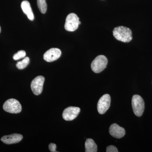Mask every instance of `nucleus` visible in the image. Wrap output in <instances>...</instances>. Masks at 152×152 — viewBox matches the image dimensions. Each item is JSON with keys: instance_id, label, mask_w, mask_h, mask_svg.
<instances>
[{"instance_id": "nucleus-1", "label": "nucleus", "mask_w": 152, "mask_h": 152, "mask_svg": "<svg viewBox=\"0 0 152 152\" xmlns=\"http://www.w3.org/2000/svg\"><path fill=\"white\" fill-rule=\"evenodd\" d=\"M113 34L116 39L123 42H129L132 39V33L129 28L124 26L115 28Z\"/></svg>"}, {"instance_id": "nucleus-2", "label": "nucleus", "mask_w": 152, "mask_h": 152, "mask_svg": "<svg viewBox=\"0 0 152 152\" xmlns=\"http://www.w3.org/2000/svg\"><path fill=\"white\" fill-rule=\"evenodd\" d=\"M108 60L106 56L100 55L95 58L91 64V68L94 72L99 73L104 70L107 67Z\"/></svg>"}, {"instance_id": "nucleus-3", "label": "nucleus", "mask_w": 152, "mask_h": 152, "mask_svg": "<svg viewBox=\"0 0 152 152\" xmlns=\"http://www.w3.org/2000/svg\"><path fill=\"white\" fill-rule=\"evenodd\" d=\"M132 103L134 113L137 116H141L145 110V102L142 98L139 95H134Z\"/></svg>"}, {"instance_id": "nucleus-4", "label": "nucleus", "mask_w": 152, "mask_h": 152, "mask_svg": "<svg viewBox=\"0 0 152 152\" xmlns=\"http://www.w3.org/2000/svg\"><path fill=\"white\" fill-rule=\"evenodd\" d=\"M3 109L6 112L10 113L17 114L22 111V106L15 99L7 100L3 105Z\"/></svg>"}, {"instance_id": "nucleus-5", "label": "nucleus", "mask_w": 152, "mask_h": 152, "mask_svg": "<svg viewBox=\"0 0 152 152\" xmlns=\"http://www.w3.org/2000/svg\"><path fill=\"white\" fill-rule=\"evenodd\" d=\"M80 24L79 18L75 14H69L66 18L65 29L68 31H74L78 28Z\"/></svg>"}, {"instance_id": "nucleus-6", "label": "nucleus", "mask_w": 152, "mask_h": 152, "mask_svg": "<svg viewBox=\"0 0 152 152\" xmlns=\"http://www.w3.org/2000/svg\"><path fill=\"white\" fill-rule=\"evenodd\" d=\"M110 96L108 94H106L101 97L97 104V110L99 113L104 114L110 108Z\"/></svg>"}, {"instance_id": "nucleus-7", "label": "nucleus", "mask_w": 152, "mask_h": 152, "mask_svg": "<svg viewBox=\"0 0 152 152\" xmlns=\"http://www.w3.org/2000/svg\"><path fill=\"white\" fill-rule=\"evenodd\" d=\"M45 80L42 76H37L33 80L31 83V88L35 95L38 96L42 92Z\"/></svg>"}, {"instance_id": "nucleus-8", "label": "nucleus", "mask_w": 152, "mask_h": 152, "mask_svg": "<svg viewBox=\"0 0 152 152\" xmlns=\"http://www.w3.org/2000/svg\"><path fill=\"white\" fill-rule=\"evenodd\" d=\"M80 112V109L77 107H69L64 110L62 116L66 121H72L77 117Z\"/></svg>"}, {"instance_id": "nucleus-9", "label": "nucleus", "mask_w": 152, "mask_h": 152, "mask_svg": "<svg viewBox=\"0 0 152 152\" xmlns=\"http://www.w3.org/2000/svg\"><path fill=\"white\" fill-rule=\"evenodd\" d=\"M61 51L57 48H53L46 52L44 54L43 58L48 62H52L58 60L61 57Z\"/></svg>"}, {"instance_id": "nucleus-10", "label": "nucleus", "mask_w": 152, "mask_h": 152, "mask_svg": "<svg viewBox=\"0 0 152 152\" xmlns=\"http://www.w3.org/2000/svg\"><path fill=\"white\" fill-rule=\"evenodd\" d=\"M109 132L112 137L118 139L122 138L126 134L124 129L120 126L116 124H113L111 125L109 129Z\"/></svg>"}, {"instance_id": "nucleus-11", "label": "nucleus", "mask_w": 152, "mask_h": 152, "mask_svg": "<svg viewBox=\"0 0 152 152\" xmlns=\"http://www.w3.org/2000/svg\"><path fill=\"white\" fill-rule=\"evenodd\" d=\"M23 139V136L20 134H14L10 135L4 136L1 138V141L4 143L10 145L18 143Z\"/></svg>"}, {"instance_id": "nucleus-12", "label": "nucleus", "mask_w": 152, "mask_h": 152, "mask_svg": "<svg viewBox=\"0 0 152 152\" xmlns=\"http://www.w3.org/2000/svg\"><path fill=\"white\" fill-rule=\"evenodd\" d=\"M21 7L23 12L26 15L29 20L31 21L34 20V17L30 3L28 1H23L21 3Z\"/></svg>"}, {"instance_id": "nucleus-13", "label": "nucleus", "mask_w": 152, "mask_h": 152, "mask_svg": "<svg viewBox=\"0 0 152 152\" xmlns=\"http://www.w3.org/2000/svg\"><path fill=\"white\" fill-rule=\"evenodd\" d=\"M85 148L86 152H96L97 146L94 140L91 139H87L85 142Z\"/></svg>"}, {"instance_id": "nucleus-14", "label": "nucleus", "mask_w": 152, "mask_h": 152, "mask_svg": "<svg viewBox=\"0 0 152 152\" xmlns=\"http://www.w3.org/2000/svg\"><path fill=\"white\" fill-rule=\"evenodd\" d=\"M30 63V59L28 57L24 58L22 61L18 62L16 64V67L19 69H23L27 66Z\"/></svg>"}, {"instance_id": "nucleus-15", "label": "nucleus", "mask_w": 152, "mask_h": 152, "mask_svg": "<svg viewBox=\"0 0 152 152\" xmlns=\"http://www.w3.org/2000/svg\"><path fill=\"white\" fill-rule=\"evenodd\" d=\"M39 10L42 13L45 14L47 10V4L46 0H37Z\"/></svg>"}, {"instance_id": "nucleus-16", "label": "nucleus", "mask_w": 152, "mask_h": 152, "mask_svg": "<svg viewBox=\"0 0 152 152\" xmlns=\"http://www.w3.org/2000/svg\"><path fill=\"white\" fill-rule=\"evenodd\" d=\"M26 56V53L25 51L20 50L17 53L14 55L13 58L14 60H18L20 59L24 58Z\"/></svg>"}, {"instance_id": "nucleus-17", "label": "nucleus", "mask_w": 152, "mask_h": 152, "mask_svg": "<svg viewBox=\"0 0 152 152\" xmlns=\"http://www.w3.org/2000/svg\"><path fill=\"white\" fill-rule=\"evenodd\" d=\"M106 151L107 152H118V151L116 147L114 146L113 145H110L107 147Z\"/></svg>"}, {"instance_id": "nucleus-18", "label": "nucleus", "mask_w": 152, "mask_h": 152, "mask_svg": "<svg viewBox=\"0 0 152 152\" xmlns=\"http://www.w3.org/2000/svg\"><path fill=\"white\" fill-rule=\"evenodd\" d=\"M49 148L50 151L52 152H56V145L53 143H50L49 145Z\"/></svg>"}, {"instance_id": "nucleus-19", "label": "nucleus", "mask_w": 152, "mask_h": 152, "mask_svg": "<svg viewBox=\"0 0 152 152\" xmlns=\"http://www.w3.org/2000/svg\"><path fill=\"white\" fill-rule=\"evenodd\" d=\"M1 26H0V33H1Z\"/></svg>"}]
</instances>
